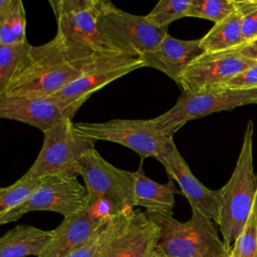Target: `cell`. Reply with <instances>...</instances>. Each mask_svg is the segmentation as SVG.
<instances>
[{
	"label": "cell",
	"instance_id": "cell-1",
	"mask_svg": "<svg viewBox=\"0 0 257 257\" xmlns=\"http://www.w3.org/2000/svg\"><path fill=\"white\" fill-rule=\"evenodd\" d=\"M59 40L68 61L82 72L112 53L97 27L98 0H50ZM117 53V52H116Z\"/></svg>",
	"mask_w": 257,
	"mask_h": 257
},
{
	"label": "cell",
	"instance_id": "cell-2",
	"mask_svg": "<svg viewBox=\"0 0 257 257\" xmlns=\"http://www.w3.org/2000/svg\"><path fill=\"white\" fill-rule=\"evenodd\" d=\"M81 73L68 61L54 36L44 44L31 47L25 62L0 96L50 97Z\"/></svg>",
	"mask_w": 257,
	"mask_h": 257
},
{
	"label": "cell",
	"instance_id": "cell-3",
	"mask_svg": "<svg viewBox=\"0 0 257 257\" xmlns=\"http://www.w3.org/2000/svg\"><path fill=\"white\" fill-rule=\"evenodd\" d=\"M254 124L249 120L235 169L221 190L218 226L223 241L232 248L242 233L257 196V175L253 166Z\"/></svg>",
	"mask_w": 257,
	"mask_h": 257
},
{
	"label": "cell",
	"instance_id": "cell-4",
	"mask_svg": "<svg viewBox=\"0 0 257 257\" xmlns=\"http://www.w3.org/2000/svg\"><path fill=\"white\" fill-rule=\"evenodd\" d=\"M158 224L160 236L155 250L166 257H231V247L218 235L215 222L192 209L181 222L170 214L148 213Z\"/></svg>",
	"mask_w": 257,
	"mask_h": 257
},
{
	"label": "cell",
	"instance_id": "cell-5",
	"mask_svg": "<svg viewBox=\"0 0 257 257\" xmlns=\"http://www.w3.org/2000/svg\"><path fill=\"white\" fill-rule=\"evenodd\" d=\"M97 27L114 52L143 57L154 51L169 33L168 28L152 25L145 16L125 12L110 1L98 0Z\"/></svg>",
	"mask_w": 257,
	"mask_h": 257
},
{
	"label": "cell",
	"instance_id": "cell-6",
	"mask_svg": "<svg viewBox=\"0 0 257 257\" xmlns=\"http://www.w3.org/2000/svg\"><path fill=\"white\" fill-rule=\"evenodd\" d=\"M246 104H257V88L206 87L183 92L169 110L153 120L167 138L173 139V136L190 120Z\"/></svg>",
	"mask_w": 257,
	"mask_h": 257
},
{
	"label": "cell",
	"instance_id": "cell-7",
	"mask_svg": "<svg viewBox=\"0 0 257 257\" xmlns=\"http://www.w3.org/2000/svg\"><path fill=\"white\" fill-rule=\"evenodd\" d=\"M79 175L84 181L89 205L105 204L108 215H117L135 208V172L112 166L95 148L81 157Z\"/></svg>",
	"mask_w": 257,
	"mask_h": 257
},
{
	"label": "cell",
	"instance_id": "cell-8",
	"mask_svg": "<svg viewBox=\"0 0 257 257\" xmlns=\"http://www.w3.org/2000/svg\"><path fill=\"white\" fill-rule=\"evenodd\" d=\"M43 135L42 148L22 177L41 179L58 175L76 178L79 175L81 157L94 148L95 141L78 135L69 117L62 119Z\"/></svg>",
	"mask_w": 257,
	"mask_h": 257
},
{
	"label": "cell",
	"instance_id": "cell-9",
	"mask_svg": "<svg viewBox=\"0 0 257 257\" xmlns=\"http://www.w3.org/2000/svg\"><path fill=\"white\" fill-rule=\"evenodd\" d=\"M76 133L93 141L111 142L136 152L142 160L162 156L171 140L152 119L114 118L103 122H74Z\"/></svg>",
	"mask_w": 257,
	"mask_h": 257
},
{
	"label": "cell",
	"instance_id": "cell-10",
	"mask_svg": "<svg viewBox=\"0 0 257 257\" xmlns=\"http://www.w3.org/2000/svg\"><path fill=\"white\" fill-rule=\"evenodd\" d=\"M160 236L148 212L131 209L110 215L108 232L95 257H149Z\"/></svg>",
	"mask_w": 257,
	"mask_h": 257
},
{
	"label": "cell",
	"instance_id": "cell-11",
	"mask_svg": "<svg viewBox=\"0 0 257 257\" xmlns=\"http://www.w3.org/2000/svg\"><path fill=\"white\" fill-rule=\"evenodd\" d=\"M145 67L141 57L121 53H109L82 70L81 75L51 97L62 104L70 118L95 91L106 84L138 69Z\"/></svg>",
	"mask_w": 257,
	"mask_h": 257
},
{
	"label": "cell",
	"instance_id": "cell-12",
	"mask_svg": "<svg viewBox=\"0 0 257 257\" xmlns=\"http://www.w3.org/2000/svg\"><path fill=\"white\" fill-rule=\"evenodd\" d=\"M88 206L86 189L77 178L47 176L41 178L39 187L25 203L0 216V224L15 222L33 211H50L68 217Z\"/></svg>",
	"mask_w": 257,
	"mask_h": 257
},
{
	"label": "cell",
	"instance_id": "cell-13",
	"mask_svg": "<svg viewBox=\"0 0 257 257\" xmlns=\"http://www.w3.org/2000/svg\"><path fill=\"white\" fill-rule=\"evenodd\" d=\"M254 63L241 55L237 49L203 52L191 62L177 84L183 92L216 86Z\"/></svg>",
	"mask_w": 257,
	"mask_h": 257
},
{
	"label": "cell",
	"instance_id": "cell-14",
	"mask_svg": "<svg viewBox=\"0 0 257 257\" xmlns=\"http://www.w3.org/2000/svg\"><path fill=\"white\" fill-rule=\"evenodd\" d=\"M170 178L180 186L182 195L189 201L191 208L199 211L217 225L220 216L221 190H211L205 187L191 172L185 159L171 140L166 152L158 158Z\"/></svg>",
	"mask_w": 257,
	"mask_h": 257
},
{
	"label": "cell",
	"instance_id": "cell-15",
	"mask_svg": "<svg viewBox=\"0 0 257 257\" xmlns=\"http://www.w3.org/2000/svg\"><path fill=\"white\" fill-rule=\"evenodd\" d=\"M0 117L24 122L45 133L69 115L51 96H0Z\"/></svg>",
	"mask_w": 257,
	"mask_h": 257
},
{
	"label": "cell",
	"instance_id": "cell-16",
	"mask_svg": "<svg viewBox=\"0 0 257 257\" xmlns=\"http://www.w3.org/2000/svg\"><path fill=\"white\" fill-rule=\"evenodd\" d=\"M93 206L90 205L73 215L64 217L63 221L53 229L52 242L38 257H68L87 242L107 215L95 214L92 211Z\"/></svg>",
	"mask_w": 257,
	"mask_h": 257
},
{
	"label": "cell",
	"instance_id": "cell-17",
	"mask_svg": "<svg viewBox=\"0 0 257 257\" xmlns=\"http://www.w3.org/2000/svg\"><path fill=\"white\" fill-rule=\"evenodd\" d=\"M203 52L200 39L183 40L168 33L159 46L145 54L142 59L145 67L158 69L178 83L191 62Z\"/></svg>",
	"mask_w": 257,
	"mask_h": 257
},
{
	"label": "cell",
	"instance_id": "cell-18",
	"mask_svg": "<svg viewBox=\"0 0 257 257\" xmlns=\"http://www.w3.org/2000/svg\"><path fill=\"white\" fill-rule=\"evenodd\" d=\"M136 184L134 206L144 207L148 213H162L173 215L175 195L182 194L175 186L174 180L169 177L167 183L161 184L150 179L143 168V162L135 171Z\"/></svg>",
	"mask_w": 257,
	"mask_h": 257
},
{
	"label": "cell",
	"instance_id": "cell-19",
	"mask_svg": "<svg viewBox=\"0 0 257 257\" xmlns=\"http://www.w3.org/2000/svg\"><path fill=\"white\" fill-rule=\"evenodd\" d=\"M53 237L54 230L17 225L1 237L0 257H38L47 249Z\"/></svg>",
	"mask_w": 257,
	"mask_h": 257
},
{
	"label": "cell",
	"instance_id": "cell-20",
	"mask_svg": "<svg viewBox=\"0 0 257 257\" xmlns=\"http://www.w3.org/2000/svg\"><path fill=\"white\" fill-rule=\"evenodd\" d=\"M244 44L242 35V12L237 9L213 27L200 38V45L204 52L232 50Z\"/></svg>",
	"mask_w": 257,
	"mask_h": 257
},
{
	"label": "cell",
	"instance_id": "cell-21",
	"mask_svg": "<svg viewBox=\"0 0 257 257\" xmlns=\"http://www.w3.org/2000/svg\"><path fill=\"white\" fill-rule=\"evenodd\" d=\"M27 41L26 16L21 0H0V45Z\"/></svg>",
	"mask_w": 257,
	"mask_h": 257
},
{
	"label": "cell",
	"instance_id": "cell-22",
	"mask_svg": "<svg viewBox=\"0 0 257 257\" xmlns=\"http://www.w3.org/2000/svg\"><path fill=\"white\" fill-rule=\"evenodd\" d=\"M32 45L28 41L0 45V95L4 93L7 86L25 62Z\"/></svg>",
	"mask_w": 257,
	"mask_h": 257
},
{
	"label": "cell",
	"instance_id": "cell-23",
	"mask_svg": "<svg viewBox=\"0 0 257 257\" xmlns=\"http://www.w3.org/2000/svg\"><path fill=\"white\" fill-rule=\"evenodd\" d=\"M41 179L21 177L14 184L0 190V216L25 203L39 187Z\"/></svg>",
	"mask_w": 257,
	"mask_h": 257
},
{
	"label": "cell",
	"instance_id": "cell-24",
	"mask_svg": "<svg viewBox=\"0 0 257 257\" xmlns=\"http://www.w3.org/2000/svg\"><path fill=\"white\" fill-rule=\"evenodd\" d=\"M191 1L192 0H161L145 17L152 25L158 28H168L172 22L187 17Z\"/></svg>",
	"mask_w": 257,
	"mask_h": 257
},
{
	"label": "cell",
	"instance_id": "cell-25",
	"mask_svg": "<svg viewBox=\"0 0 257 257\" xmlns=\"http://www.w3.org/2000/svg\"><path fill=\"white\" fill-rule=\"evenodd\" d=\"M237 9V0H192L187 17L211 20L217 23Z\"/></svg>",
	"mask_w": 257,
	"mask_h": 257
},
{
	"label": "cell",
	"instance_id": "cell-26",
	"mask_svg": "<svg viewBox=\"0 0 257 257\" xmlns=\"http://www.w3.org/2000/svg\"><path fill=\"white\" fill-rule=\"evenodd\" d=\"M231 257H257V196L249 219L232 246Z\"/></svg>",
	"mask_w": 257,
	"mask_h": 257
},
{
	"label": "cell",
	"instance_id": "cell-27",
	"mask_svg": "<svg viewBox=\"0 0 257 257\" xmlns=\"http://www.w3.org/2000/svg\"><path fill=\"white\" fill-rule=\"evenodd\" d=\"M242 12V35L244 43L257 38V0H237Z\"/></svg>",
	"mask_w": 257,
	"mask_h": 257
},
{
	"label": "cell",
	"instance_id": "cell-28",
	"mask_svg": "<svg viewBox=\"0 0 257 257\" xmlns=\"http://www.w3.org/2000/svg\"><path fill=\"white\" fill-rule=\"evenodd\" d=\"M110 215H106L104 221L95 231V233L90 237V239L85 242L81 247L71 253L68 257H95L100 246L106 238L108 227H109Z\"/></svg>",
	"mask_w": 257,
	"mask_h": 257
},
{
	"label": "cell",
	"instance_id": "cell-29",
	"mask_svg": "<svg viewBox=\"0 0 257 257\" xmlns=\"http://www.w3.org/2000/svg\"><path fill=\"white\" fill-rule=\"evenodd\" d=\"M212 87L230 89H256L257 88V62L245 68L228 81Z\"/></svg>",
	"mask_w": 257,
	"mask_h": 257
},
{
	"label": "cell",
	"instance_id": "cell-30",
	"mask_svg": "<svg viewBox=\"0 0 257 257\" xmlns=\"http://www.w3.org/2000/svg\"><path fill=\"white\" fill-rule=\"evenodd\" d=\"M236 49L244 57L254 62H257V38L247 43H244L243 45H241Z\"/></svg>",
	"mask_w": 257,
	"mask_h": 257
},
{
	"label": "cell",
	"instance_id": "cell-31",
	"mask_svg": "<svg viewBox=\"0 0 257 257\" xmlns=\"http://www.w3.org/2000/svg\"><path fill=\"white\" fill-rule=\"evenodd\" d=\"M149 257H166V256H164L163 254H161L160 252H158V251H156V250L154 249V251L152 252V254H151Z\"/></svg>",
	"mask_w": 257,
	"mask_h": 257
}]
</instances>
